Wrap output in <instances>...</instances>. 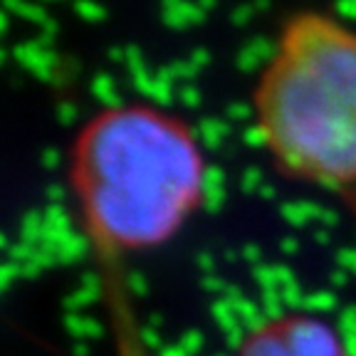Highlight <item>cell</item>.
I'll use <instances>...</instances> for the list:
<instances>
[{
    "label": "cell",
    "mask_w": 356,
    "mask_h": 356,
    "mask_svg": "<svg viewBox=\"0 0 356 356\" xmlns=\"http://www.w3.org/2000/svg\"><path fill=\"white\" fill-rule=\"evenodd\" d=\"M250 109L257 144L284 178L356 213V28L322 10L289 15Z\"/></svg>",
    "instance_id": "cell-1"
},
{
    "label": "cell",
    "mask_w": 356,
    "mask_h": 356,
    "mask_svg": "<svg viewBox=\"0 0 356 356\" xmlns=\"http://www.w3.org/2000/svg\"><path fill=\"white\" fill-rule=\"evenodd\" d=\"M213 171L200 131L151 106L104 111L82 131L74 186L97 250L154 248L208 206Z\"/></svg>",
    "instance_id": "cell-2"
},
{
    "label": "cell",
    "mask_w": 356,
    "mask_h": 356,
    "mask_svg": "<svg viewBox=\"0 0 356 356\" xmlns=\"http://www.w3.org/2000/svg\"><path fill=\"white\" fill-rule=\"evenodd\" d=\"M235 356H351L339 329L319 314L284 312L252 324L235 344Z\"/></svg>",
    "instance_id": "cell-3"
},
{
    "label": "cell",
    "mask_w": 356,
    "mask_h": 356,
    "mask_svg": "<svg viewBox=\"0 0 356 356\" xmlns=\"http://www.w3.org/2000/svg\"><path fill=\"white\" fill-rule=\"evenodd\" d=\"M52 38L50 35H42L35 38L33 42H22L13 47V57L20 62L25 70L35 74L40 79H52V70L57 65V55L52 52Z\"/></svg>",
    "instance_id": "cell-4"
},
{
    "label": "cell",
    "mask_w": 356,
    "mask_h": 356,
    "mask_svg": "<svg viewBox=\"0 0 356 356\" xmlns=\"http://www.w3.org/2000/svg\"><path fill=\"white\" fill-rule=\"evenodd\" d=\"M99 297H102V280H99V275L87 273L82 277V282H79V287L72 289V292L67 295L65 309L67 312H79V309H84V307L95 305Z\"/></svg>",
    "instance_id": "cell-5"
},
{
    "label": "cell",
    "mask_w": 356,
    "mask_h": 356,
    "mask_svg": "<svg viewBox=\"0 0 356 356\" xmlns=\"http://www.w3.org/2000/svg\"><path fill=\"white\" fill-rule=\"evenodd\" d=\"M65 329L72 334L74 339L87 341V339H99L104 334V327L97 322L95 317H84L79 312H67L65 317Z\"/></svg>",
    "instance_id": "cell-6"
},
{
    "label": "cell",
    "mask_w": 356,
    "mask_h": 356,
    "mask_svg": "<svg viewBox=\"0 0 356 356\" xmlns=\"http://www.w3.org/2000/svg\"><path fill=\"white\" fill-rule=\"evenodd\" d=\"M89 245H92V240L87 238V235H82V233H70L65 238V243L60 245L55 250V255H57V262H65V265H72V262H79L84 255H87V250H89Z\"/></svg>",
    "instance_id": "cell-7"
},
{
    "label": "cell",
    "mask_w": 356,
    "mask_h": 356,
    "mask_svg": "<svg viewBox=\"0 0 356 356\" xmlns=\"http://www.w3.org/2000/svg\"><path fill=\"white\" fill-rule=\"evenodd\" d=\"M92 95H95L97 102L104 104L106 111L124 109V102H122V97L117 95L114 79H111L109 74H95V79H92Z\"/></svg>",
    "instance_id": "cell-8"
},
{
    "label": "cell",
    "mask_w": 356,
    "mask_h": 356,
    "mask_svg": "<svg viewBox=\"0 0 356 356\" xmlns=\"http://www.w3.org/2000/svg\"><path fill=\"white\" fill-rule=\"evenodd\" d=\"M42 230H44V216L40 211H30L22 218L20 225V243H28L33 248H40L42 243Z\"/></svg>",
    "instance_id": "cell-9"
},
{
    "label": "cell",
    "mask_w": 356,
    "mask_h": 356,
    "mask_svg": "<svg viewBox=\"0 0 356 356\" xmlns=\"http://www.w3.org/2000/svg\"><path fill=\"white\" fill-rule=\"evenodd\" d=\"M3 10L13 13V15H17L20 20H28V22H33V25H40V30L52 20V17L44 13V8L33 6V3H6Z\"/></svg>",
    "instance_id": "cell-10"
},
{
    "label": "cell",
    "mask_w": 356,
    "mask_h": 356,
    "mask_svg": "<svg viewBox=\"0 0 356 356\" xmlns=\"http://www.w3.org/2000/svg\"><path fill=\"white\" fill-rule=\"evenodd\" d=\"M42 216H44V225H47V228L72 230V218H70V213H67L65 206H55V203H50V206L42 211Z\"/></svg>",
    "instance_id": "cell-11"
},
{
    "label": "cell",
    "mask_w": 356,
    "mask_h": 356,
    "mask_svg": "<svg viewBox=\"0 0 356 356\" xmlns=\"http://www.w3.org/2000/svg\"><path fill=\"white\" fill-rule=\"evenodd\" d=\"M74 13L87 22H102L106 17L104 8L99 3H89V0H79L77 6H74Z\"/></svg>",
    "instance_id": "cell-12"
},
{
    "label": "cell",
    "mask_w": 356,
    "mask_h": 356,
    "mask_svg": "<svg viewBox=\"0 0 356 356\" xmlns=\"http://www.w3.org/2000/svg\"><path fill=\"white\" fill-rule=\"evenodd\" d=\"M35 252H38V248H33V245L28 243H17V245H10L8 248V257H10V262H15V265H25V262H30L35 257Z\"/></svg>",
    "instance_id": "cell-13"
},
{
    "label": "cell",
    "mask_w": 356,
    "mask_h": 356,
    "mask_svg": "<svg viewBox=\"0 0 356 356\" xmlns=\"http://www.w3.org/2000/svg\"><path fill=\"white\" fill-rule=\"evenodd\" d=\"M146 346L141 344V337L131 339V334H122V356H146Z\"/></svg>",
    "instance_id": "cell-14"
},
{
    "label": "cell",
    "mask_w": 356,
    "mask_h": 356,
    "mask_svg": "<svg viewBox=\"0 0 356 356\" xmlns=\"http://www.w3.org/2000/svg\"><path fill=\"white\" fill-rule=\"evenodd\" d=\"M57 119H60L62 127H72L79 119V109L72 102H60V104H57Z\"/></svg>",
    "instance_id": "cell-15"
},
{
    "label": "cell",
    "mask_w": 356,
    "mask_h": 356,
    "mask_svg": "<svg viewBox=\"0 0 356 356\" xmlns=\"http://www.w3.org/2000/svg\"><path fill=\"white\" fill-rule=\"evenodd\" d=\"M40 163H42L47 171H55V168H60V163H62L60 149H44L42 154H40Z\"/></svg>",
    "instance_id": "cell-16"
},
{
    "label": "cell",
    "mask_w": 356,
    "mask_h": 356,
    "mask_svg": "<svg viewBox=\"0 0 356 356\" xmlns=\"http://www.w3.org/2000/svg\"><path fill=\"white\" fill-rule=\"evenodd\" d=\"M44 195L50 198V203H55V206H62V200H65V188L57 184L47 186V191H44Z\"/></svg>",
    "instance_id": "cell-17"
},
{
    "label": "cell",
    "mask_w": 356,
    "mask_h": 356,
    "mask_svg": "<svg viewBox=\"0 0 356 356\" xmlns=\"http://www.w3.org/2000/svg\"><path fill=\"white\" fill-rule=\"evenodd\" d=\"M20 270H22V277H30V280H33V277H38L40 273H44L42 267H40V265H38V262H35V260L25 262V265H22Z\"/></svg>",
    "instance_id": "cell-18"
},
{
    "label": "cell",
    "mask_w": 356,
    "mask_h": 356,
    "mask_svg": "<svg viewBox=\"0 0 356 356\" xmlns=\"http://www.w3.org/2000/svg\"><path fill=\"white\" fill-rule=\"evenodd\" d=\"M8 25H10V17H8L6 10H0V38L8 33Z\"/></svg>",
    "instance_id": "cell-19"
},
{
    "label": "cell",
    "mask_w": 356,
    "mask_h": 356,
    "mask_svg": "<svg viewBox=\"0 0 356 356\" xmlns=\"http://www.w3.org/2000/svg\"><path fill=\"white\" fill-rule=\"evenodd\" d=\"M74 354H77V356H87V354H89V349H87L84 344H79V346H74Z\"/></svg>",
    "instance_id": "cell-20"
},
{
    "label": "cell",
    "mask_w": 356,
    "mask_h": 356,
    "mask_svg": "<svg viewBox=\"0 0 356 356\" xmlns=\"http://www.w3.org/2000/svg\"><path fill=\"white\" fill-rule=\"evenodd\" d=\"M3 248H10V243H8L6 233H3V230H0V250H3Z\"/></svg>",
    "instance_id": "cell-21"
},
{
    "label": "cell",
    "mask_w": 356,
    "mask_h": 356,
    "mask_svg": "<svg viewBox=\"0 0 356 356\" xmlns=\"http://www.w3.org/2000/svg\"><path fill=\"white\" fill-rule=\"evenodd\" d=\"M6 60H8V52H6V50H3V47H0V67L6 65Z\"/></svg>",
    "instance_id": "cell-22"
},
{
    "label": "cell",
    "mask_w": 356,
    "mask_h": 356,
    "mask_svg": "<svg viewBox=\"0 0 356 356\" xmlns=\"http://www.w3.org/2000/svg\"><path fill=\"white\" fill-rule=\"evenodd\" d=\"M0 292H3V287H0Z\"/></svg>",
    "instance_id": "cell-23"
}]
</instances>
